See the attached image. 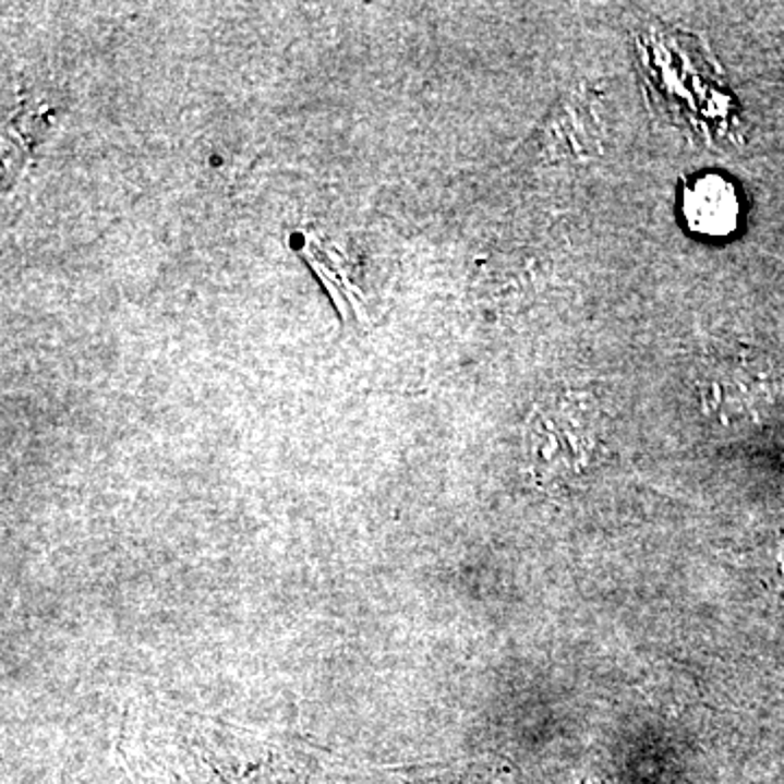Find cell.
Here are the masks:
<instances>
[{
	"instance_id": "obj_1",
	"label": "cell",
	"mask_w": 784,
	"mask_h": 784,
	"mask_svg": "<svg viewBox=\"0 0 784 784\" xmlns=\"http://www.w3.org/2000/svg\"><path fill=\"white\" fill-rule=\"evenodd\" d=\"M739 196L731 181L720 174H704L685 188L683 212L689 229L702 236H731L739 222Z\"/></svg>"
}]
</instances>
